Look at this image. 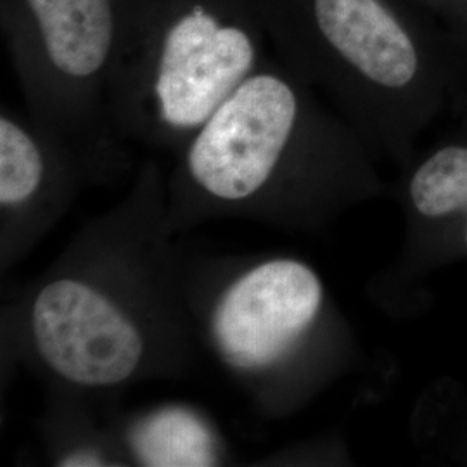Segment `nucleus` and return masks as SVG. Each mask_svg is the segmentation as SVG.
Listing matches in <instances>:
<instances>
[{"mask_svg":"<svg viewBox=\"0 0 467 467\" xmlns=\"http://www.w3.org/2000/svg\"><path fill=\"white\" fill-rule=\"evenodd\" d=\"M111 426L129 466L215 467L233 459L217 420L187 401L156 403Z\"/></svg>","mask_w":467,"mask_h":467,"instance_id":"nucleus-9","label":"nucleus"},{"mask_svg":"<svg viewBox=\"0 0 467 467\" xmlns=\"http://www.w3.org/2000/svg\"><path fill=\"white\" fill-rule=\"evenodd\" d=\"M260 0H119L109 111L173 156L268 57Z\"/></svg>","mask_w":467,"mask_h":467,"instance_id":"nucleus-5","label":"nucleus"},{"mask_svg":"<svg viewBox=\"0 0 467 467\" xmlns=\"http://www.w3.org/2000/svg\"><path fill=\"white\" fill-rule=\"evenodd\" d=\"M88 185L67 142L28 111H0V270L23 262Z\"/></svg>","mask_w":467,"mask_h":467,"instance_id":"nucleus-8","label":"nucleus"},{"mask_svg":"<svg viewBox=\"0 0 467 467\" xmlns=\"http://www.w3.org/2000/svg\"><path fill=\"white\" fill-rule=\"evenodd\" d=\"M173 237L167 173L148 160L123 200L2 306V368L88 397L184 376L198 339Z\"/></svg>","mask_w":467,"mask_h":467,"instance_id":"nucleus-1","label":"nucleus"},{"mask_svg":"<svg viewBox=\"0 0 467 467\" xmlns=\"http://www.w3.org/2000/svg\"><path fill=\"white\" fill-rule=\"evenodd\" d=\"M378 163L316 88L268 56L175 154L167 173L168 229L244 220L318 233L386 194Z\"/></svg>","mask_w":467,"mask_h":467,"instance_id":"nucleus-2","label":"nucleus"},{"mask_svg":"<svg viewBox=\"0 0 467 467\" xmlns=\"http://www.w3.org/2000/svg\"><path fill=\"white\" fill-rule=\"evenodd\" d=\"M275 56L378 160L407 167L419 139L467 106V44L410 0H260Z\"/></svg>","mask_w":467,"mask_h":467,"instance_id":"nucleus-3","label":"nucleus"},{"mask_svg":"<svg viewBox=\"0 0 467 467\" xmlns=\"http://www.w3.org/2000/svg\"><path fill=\"white\" fill-rule=\"evenodd\" d=\"M443 28L467 44V0H410Z\"/></svg>","mask_w":467,"mask_h":467,"instance_id":"nucleus-11","label":"nucleus"},{"mask_svg":"<svg viewBox=\"0 0 467 467\" xmlns=\"http://www.w3.org/2000/svg\"><path fill=\"white\" fill-rule=\"evenodd\" d=\"M184 291L198 345L268 420L295 416L358 360L348 318L298 256L184 258Z\"/></svg>","mask_w":467,"mask_h":467,"instance_id":"nucleus-4","label":"nucleus"},{"mask_svg":"<svg viewBox=\"0 0 467 467\" xmlns=\"http://www.w3.org/2000/svg\"><path fill=\"white\" fill-rule=\"evenodd\" d=\"M0 26L26 111L77 154L88 184L132 165L109 111L119 0H0Z\"/></svg>","mask_w":467,"mask_h":467,"instance_id":"nucleus-6","label":"nucleus"},{"mask_svg":"<svg viewBox=\"0 0 467 467\" xmlns=\"http://www.w3.org/2000/svg\"><path fill=\"white\" fill-rule=\"evenodd\" d=\"M400 171V254L368 283V296L393 316L414 306L426 275L467 260V134L416 154Z\"/></svg>","mask_w":467,"mask_h":467,"instance_id":"nucleus-7","label":"nucleus"},{"mask_svg":"<svg viewBox=\"0 0 467 467\" xmlns=\"http://www.w3.org/2000/svg\"><path fill=\"white\" fill-rule=\"evenodd\" d=\"M88 395L49 386L40 431L50 464L57 467H125L127 457L113 426H100Z\"/></svg>","mask_w":467,"mask_h":467,"instance_id":"nucleus-10","label":"nucleus"},{"mask_svg":"<svg viewBox=\"0 0 467 467\" xmlns=\"http://www.w3.org/2000/svg\"><path fill=\"white\" fill-rule=\"evenodd\" d=\"M464 449H467V441H466V443H464ZM466 457H467V453H466Z\"/></svg>","mask_w":467,"mask_h":467,"instance_id":"nucleus-12","label":"nucleus"}]
</instances>
